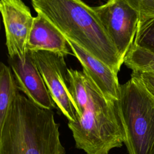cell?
I'll use <instances>...</instances> for the list:
<instances>
[{"instance_id":"obj_9","label":"cell","mask_w":154,"mask_h":154,"mask_svg":"<svg viewBox=\"0 0 154 154\" xmlns=\"http://www.w3.org/2000/svg\"><path fill=\"white\" fill-rule=\"evenodd\" d=\"M67 40L73 55L82 66V71L92 79L106 99L112 102L117 100L120 90L117 73L77 44Z\"/></svg>"},{"instance_id":"obj_8","label":"cell","mask_w":154,"mask_h":154,"mask_svg":"<svg viewBox=\"0 0 154 154\" xmlns=\"http://www.w3.org/2000/svg\"><path fill=\"white\" fill-rule=\"evenodd\" d=\"M8 62L19 90L22 91L29 100L42 108L49 109L55 108L56 104L32 57L31 52L28 51L23 59L18 57H8Z\"/></svg>"},{"instance_id":"obj_2","label":"cell","mask_w":154,"mask_h":154,"mask_svg":"<svg viewBox=\"0 0 154 154\" xmlns=\"http://www.w3.org/2000/svg\"><path fill=\"white\" fill-rule=\"evenodd\" d=\"M37 12L67 38L117 73L123 62L93 7L81 0H31Z\"/></svg>"},{"instance_id":"obj_3","label":"cell","mask_w":154,"mask_h":154,"mask_svg":"<svg viewBox=\"0 0 154 154\" xmlns=\"http://www.w3.org/2000/svg\"><path fill=\"white\" fill-rule=\"evenodd\" d=\"M88 100L80 116L68 122L76 147L87 154H108L122 146L124 136L115 102L104 96L85 73Z\"/></svg>"},{"instance_id":"obj_7","label":"cell","mask_w":154,"mask_h":154,"mask_svg":"<svg viewBox=\"0 0 154 154\" xmlns=\"http://www.w3.org/2000/svg\"><path fill=\"white\" fill-rule=\"evenodd\" d=\"M0 11L4 26L8 57L23 59L34 17L22 0H1Z\"/></svg>"},{"instance_id":"obj_5","label":"cell","mask_w":154,"mask_h":154,"mask_svg":"<svg viewBox=\"0 0 154 154\" xmlns=\"http://www.w3.org/2000/svg\"><path fill=\"white\" fill-rule=\"evenodd\" d=\"M93 8L123 62L134 43L139 14L124 0H108Z\"/></svg>"},{"instance_id":"obj_14","label":"cell","mask_w":154,"mask_h":154,"mask_svg":"<svg viewBox=\"0 0 154 154\" xmlns=\"http://www.w3.org/2000/svg\"><path fill=\"white\" fill-rule=\"evenodd\" d=\"M140 15V18L154 17V0H124Z\"/></svg>"},{"instance_id":"obj_11","label":"cell","mask_w":154,"mask_h":154,"mask_svg":"<svg viewBox=\"0 0 154 154\" xmlns=\"http://www.w3.org/2000/svg\"><path fill=\"white\" fill-rule=\"evenodd\" d=\"M19 89L11 68L3 63L0 65V125L19 93Z\"/></svg>"},{"instance_id":"obj_4","label":"cell","mask_w":154,"mask_h":154,"mask_svg":"<svg viewBox=\"0 0 154 154\" xmlns=\"http://www.w3.org/2000/svg\"><path fill=\"white\" fill-rule=\"evenodd\" d=\"M115 106L128 154H154V96L137 76L120 85Z\"/></svg>"},{"instance_id":"obj_15","label":"cell","mask_w":154,"mask_h":154,"mask_svg":"<svg viewBox=\"0 0 154 154\" xmlns=\"http://www.w3.org/2000/svg\"><path fill=\"white\" fill-rule=\"evenodd\" d=\"M137 76L148 91L154 96V72H132Z\"/></svg>"},{"instance_id":"obj_12","label":"cell","mask_w":154,"mask_h":154,"mask_svg":"<svg viewBox=\"0 0 154 154\" xmlns=\"http://www.w3.org/2000/svg\"><path fill=\"white\" fill-rule=\"evenodd\" d=\"M123 63L132 72H154V53L132 44Z\"/></svg>"},{"instance_id":"obj_13","label":"cell","mask_w":154,"mask_h":154,"mask_svg":"<svg viewBox=\"0 0 154 154\" xmlns=\"http://www.w3.org/2000/svg\"><path fill=\"white\" fill-rule=\"evenodd\" d=\"M133 44L154 53V17L140 18Z\"/></svg>"},{"instance_id":"obj_6","label":"cell","mask_w":154,"mask_h":154,"mask_svg":"<svg viewBox=\"0 0 154 154\" xmlns=\"http://www.w3.org/2000/svg\"><path fill=\"white\" fill-rule=\"evenodd\" d=\"M31 53L55 103L69 122L75 121L76 111L67 84L64 57L47 51Z\"/></svg>"},{"instance_id":"obj_10","label":"cell","mask_w":154,"mask_h":154,"mask_svg":"<svg viewBox=\"0 0 154 154\" xmlns=\"http://www.w3.org/2000/svg\"><path fill=\"white\" fill-rule=\"evenodd\" d=\"M37 14L29 37L28 51H47L63 57L73 55L66 37L43 15Z\"/></svg>"},{"instance_id":"obj_1","label":"cell","mask_w":154,"mask_h":154,"mask_svg":"<svg viewBox=\"0 0 154 154\" xmlns=\"http://www.w3.org/2000/svg\"><path fill=\"white\" fill-rule=\"evenodd\" d=\"M52 109L19 93L0 125V154H65Z\"/></svg>"}]
</instances>
